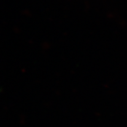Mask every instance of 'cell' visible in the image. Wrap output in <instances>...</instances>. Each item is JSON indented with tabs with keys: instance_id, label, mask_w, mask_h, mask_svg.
I'll list each match as a JSON object with an SVG mask.
<instances>
[]
</instances>
